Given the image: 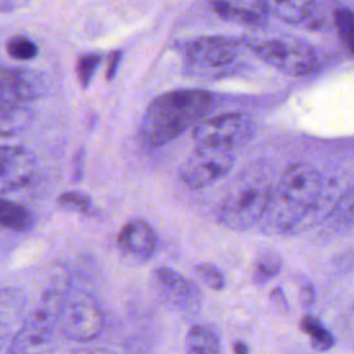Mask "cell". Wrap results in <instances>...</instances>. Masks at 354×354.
I'll list each match as a JSON object with an SVG mask.
<instances>
[{
  "label": "cell",
  "mask_w": 354,
  "mask_h": 354,
  "mask_svg": "<svg viewBox=\"0 0 354 354\" xmlns=\"http://www.w3.org/2000/svg\"><path fill=\"white\" fill-rule=\"evenodd\" d=\"M212 106L213 97L205 90L184 88L165 93L148 105L138 130L140 140L149 148L169 144L201 122Z\"/></svg>",
  "instance_id": "1"
},
{
  "label": "cell",
  "mask_w": 354,
  "mask_h": 354,
  "mask_svg": "<svg viewBox=\"0 0 354 354\" xmlns=\"http://www.w3.org/2000/svg\"><path fill=\"white\" fill-rule=\"evenodd\" d=\"M71 277L57 268L47 279L35 307L25 315L22 325L7 346V354H50Z\"/></svg>",
  "instance_id": "2"
},
{
  "label": "cell",
  "mask_w": 354,
  "mask_h": 354,
  "mask_svg": "<svg viewBox=\"0 0 354 354\" xmlns=\"http://www.w3.org/2000/svg\"><path fill=\"white\" fill-rule=\"evenodd\" d=\"M272 199L268 178L253 170L241 176L225 194L217 209V221L231 231H246L266 217Z\"/></svg>",
  "instance_id": "3"
},
{
  "label": "cell",
  "mask_w": 354,
  "mask_h": 354,
  "mask_svg": "<svg viewBox=\"0 0 354 354\" xmlns=\"http://www.w3.org/2000/svg\"><path fill=\"white\" fill-rule=\"evenodd\" d=\"M246 46L263 61L292 76H307L319 68L315 51L292 37H249Z\"/></svg>",
  "instance_id": "4"
},
{
  "label": "cell",
  "mask_w": 354,
  "mask_h": 354,
  "mask_svg": "<svg viewBox=\"0 0 354 354\" xmlns=\"http://www.w3.org/2000/svg\"><path fill=\"white\" fill-rule=\"evenodd\" d=\"M104 328V314L97 299L83 290L69 288L62 303L58 329L73 342H88Z\"/></svg>",
  "instance_id": "5"
},
{
  "label": "cell",
  "mask_w": 354,
  "mask_h": 354,
  "mask_svg": "<svg viewBox=\"0 0 354 354\" xmlns=\"http://www.w3.org/2000/svg\"><path fill=\"white\" fill-rule=\"evenodd\" d=\"M238 57V46L224 36H203L185 43L184 65L189 73L212 76L221 75Z\"/></svg>",
  "instance_id": "6"
},
{
  "label": "cell",
  "mask_w": 354,
  "mask_h": 354,
  "mask_svg": "<svg viewBox=\"0 0 354 354\" xmlns=\"http://www.w3.org/2000/svg\"><path fill=\"white\" fill-rule=\"evenodd\" d=\"M252 120L239 112H228L202 119L194 126L192 138L196 145L232 151L250 140Z\"/></svg>",
  "instance_id": "7"
},
{
  "label": "cell",
  "mask_w": 354,
  "mask_h": 354,
  "mask_svg": "<svg viewBox=\"0 0 354 354\" xmlns=\"http://www.w3.org/2000/svg\"><path fill=\"white\" fill-rule=\"evenodd\" d=\"M234 163L235 158L228 149L196 145L180 165L178 177L187 187L201 189L227 176Z\"/></svg>",
  "instance_id": "8"
},
{
  "label": "cell",
  "mask_w": 354,
  "mask_h": 354,
  "mask_svg": "<svg viewBox=\"0 0 354 354\" xmlns=\"http://www.w3.org/2000/svg\"><path fill=\"white\" fill-rule=\"evenodd\" d=\"M152 285L162 301L176 311L194 314L201 307V292L196 283L173 268H155Z\"/></svg>",
  "instance_id": "9"
},
{
  "label": "cell",
  "mask_w": 354,
  "mask_h": 354,
  "mask_svg": "<svg viewBox=\"0 0 354 354\" xmlns=\"http://www.w3.org/2000/svg\"><path fill=\"white\" fill-rule=\"evenodd\" d=\"M36 171L35 155L19 145H0V192L28 185Z\"/></svg>",
  "instance_id": "10"
},
{
  "label": "cell",
  "mask_w": 354,
  "mask_h": 354,
  "mask_svg": "<svg viewBox=\"0 0 354 354\" xmlns=\"http://www.w3.org/2000/svg\"><path fill=\"white\" fill-rule=\"evenodd\" d=\"M119 249L138 260H148L156 249L158 238L153 228L141 218H131L118 232Z\"/></svg>",
  "instance_id": "11"
},
{
  "label": "cell",
  "mask_w": 354,
  "mask_h": 354,
  "mask_svg": "<svg viewBox=\"0 0 354 354\" xmlns=\"http://www.w3.org/2000/svg\"><path fill=\"white\" fill-rule=\"evenodd\" d=\"M209 3L220 18L250 28L263 26L270 12L266 0H209Z\"/></svg>",
  "instance_id": "12"
},
{
  "label": "cell",
  "mask_w": 354,
  "mask_h": 354,
  "mask_svg": "<svg viewBox=\"0 0 354 354\" xmlns=\"http://www.w3.org/2000/svg\"><path fill=\"white\" fill-rule=\"evenodd\" d=\"M41 83L29 71L0 68V102L22 105L40 95Z\"/></svg>",
  "instance_id": "13"
},
{
  "label": "cell",
  "mask_w": 354,
  "mask_h": 354,
  "mask_svg": "<svg viewBox=\"0 0 354 354\" xmlns=\"http://www.w3.org/2000/svg\"><path fill=\"white\" fill-rule=\"evenodd\" d=\"M25 295L12 286L0 288V351L10 344L25 318Z\"/></svg>",
  "instance_id": "14"
},
{
  "label": "cell",
  "mask_w": 354,
  "mask_h": 354,
  "mask_svg": "<svg viewBox=\"0 0 354 354\" xmlns=\"http://www.w3.org/2000/svg\"><path fill=\"white\" fill-rule=\"evenodd\" d=\"M33 120L32 112L18 104L0 102V138H8L25 131Z\"/></svg>",
  "instance_id": "15"
},
{
  "label": "cell",
  "mask_w": 354,
  "mask_h": 354,
  "mask_svg": "<svg viewBox=\"0 0 354 354\" xmlns=\"http://www.w3.org/2000/svg\"><path fill=\"white\" fill-rule=\"evenodd\" d=\"M184 354H221L217 333L206 325H194L185 335Z\"/></svg>",
  "instance_id": "16"
},
{
  "label": "cell",
  "mask_w": 354,
  "mask_h": 354,
  "mask_svg": "<svg viewBox=\"0 0 354 354\" xmlns=\"http://www.w3.org/2000/svg\"><path fill=\"white\" fill-rule=\"evenodd\" d=\"M268 11L289 24L304 21L313 11L314 0H266Z\"/></svg>",
  "instance_id": "17"
},
{
  "label": "cell",
  "mask_w": 354,
  "mask_h": 354,
  "mask_svg": "<svg viewBox=\"0 0 354 354\" xmlns=\"http://www.w3.org/2000/svg\"><path fill=\"white\" fill-rule=\"evenodd\" d=\"M0 225L14 231H26L32 225V214L22 205L0 196Z\"/></svg>",
  "instance_id": "18"
},
{
  "label": "cell",
  "mask_w": 354,
  "mask_h": 354,
  "mask_svg": "<svg viewBox=\"0 0 354 354\" xmlns=\"http://www.w3.org/2000/svg\"><path fill=\"white\" fill-rule=\"evenodd\" d=\"M282 268V259L281 256L270 249L261 250L257 253L253 261L252 278L256 283L263 285L271 281L274 277L279 274Z\"/></svg>",
  "instance_id": "19"
},
{
  "label": "cell",
  "mask_w": 354,
  "mask_h": 354,
  "mask_svg": "<svg viewBox=\"0 0 354 354\" xmlns=\"http://www.w3.org/2000/svg\"><path fill=\"white\" fill-rule=\"evenodd\" d=\"M300 328L307 336H310L311 346L317 351H326L335 343L332 333L314 315H306L300 322Z\"/></svg>",
  "instance_id": "20"
},
{
  "label": "cell",
  "mask_w": 354,
  "mask_h": 354,
  "mask_svg": "<svg viewBox=\"0 0 354 354\" xmlns=\"http://www.w3.org/2000/svg\"><path fill=\"white\" fill-rule=\"evenodd\" d=\"M335 25L339 39L346 48L347 54H353V36H354V15L351 8L340 7L335 11Z\"/></svg>",
  "instance_id": "21"
},
{
  "label": "cell",
  "mask_w": 354,
  "mask_h": 354,
  "mask_svg": "<svg viewBox=\"0 0 354 354\" xmlns=\"http://www.w3.org/2000/svg\"><path fill=\"white\" fill-rule=\"evenodd\" d=\"M330 220L339 225L350 227L353 223V188L348 187L346 192L330 207Z\"/></svg>",
  "instance_id": "22"
},
{
  "label": "cell",
  "mask_w": 354,
  "mask_h": 354,
  "mask_svg": "<svg viewBox=\"0 0 354 354\" xmlns=\"http://www.w3.org/2000/svg\"><path fill=\"white\" fill-rule=\"evenodd\" d=\"M7 53L18 61H28L36 57L37 47L26 36L15 35L7 43Z\"/></svg>",
  "instance_id": "23"
},
{
  "label": "cell",
  "mask_w": 354,
  "mask_h": 354,
  "mask_svg": "<svg viewBox=\"0 0 354 354\" xmlns=\"http://www.w3.org/2000/svg\"><path fill=\"white\" fill-rule=\"evenodd\" d=\"M195 274L210 289L221 290L225 286V278L223 272L212 263H199L195 266Z\"/></svg>",
  "instance_id": "24"
},
{
  "label": "cell",
  "mask_w": 354,
  "mask_h": 354,
  "mask_svg": "<svg viewBox=\"0 0 354 354\" xmlns=\"http://www.w3.org/2000/svg\"><path fill=\"white\" fill-rule=\"evenodd\" d=\"M58 201L64 209L76 213H88L93 206L91 198L82 191H66L61 194Z\"/></svg>",
  "instance_id": "25"
},
{
  "label": "cell",
  "mask_w": 354,
  "mask_h": 354,
  "mask_svg": "<svg viewBox=\"0 0 354 354\" xmlns=\"http://www.w3.org/2000/svg\"><path fill=\"white\" fill-rule=\"evenodd\" d=\"M100 59L101 58L97 54H86L77 61L76 73H77V79L83 87H86L90 83V80L97 69V65L100 64Z\"/></svg>",
  "instance_id": "26"
},
{
  "label": "cell",
  "mask_w": 354,
  "mask_h": 354,
  "mask_svg": "<svg viewBox=\"0 0 354 354\" xmlns=\"http://www.w3.org/2000/svg\"><path fill=\"white\" fill-rule=\"evenodd\" d=\"M315 300V290L311 282L306 281L300 286V303L304 308H310Z\"/></svg>",
  "instance_id": "27"
},
{
  "label": "cell",
  "mask_w": 354,
  "mask_h": 354,
  "mask_svg": "<svg viewBox=\"0 0 354 354\" xmlns=\"http://www.w3.org/2000/svg\"><path fill=\"white\" fill-rule=\"evenodd\" d=\"M26 0H0V10H12L22 6Z\"/></svg>",
  "instance_id": "28"
},
{
  "label": "cell",
  "mask_w": 354,
  "mask_h": 354,
  "mask_svg": "<svg viewBox=\"0 0 354 354\" xmlns=\"http://www.w3.org/2000/svg\"><path fill=\"white\" fill-rule=\"evenodd\" d=\"M234 354H249V347L245 342H235L234 343Z\"/></svg>",
  "instance_id": "29"
},
{
  "label": "cell",
  "mask_w": 354,
  "mask_h": 354,
  "mask_svg": "<svg viewBox=\"0 0 354 354\" xmlns=\"http://www.w3.org/2000/svg\"><path fill=\"white\" fill-rule=\"evenodd\" d=\"M75 354H115L106 348H84V350H80V351H76Z\"/></svg>",
  "instance_id": "30"
},
{
  "label": "cell",
  "mask_w": 354,
  "mask_h": 354,
  "mask_svg": "<svg viewBox=\"0 0 354 354\" xmlns=\"http://www.w3.org/2000/svg\"><path fill=\"white\" fill-rule=\"evenodd\" d=\"M118 61H119V54L115 53L113 57H112V64H109V71L106 73L108 79H112V76L115 75V69H116V65H118Z\"/></svg>",
  "instance_id": "31"
}]
</instances>
